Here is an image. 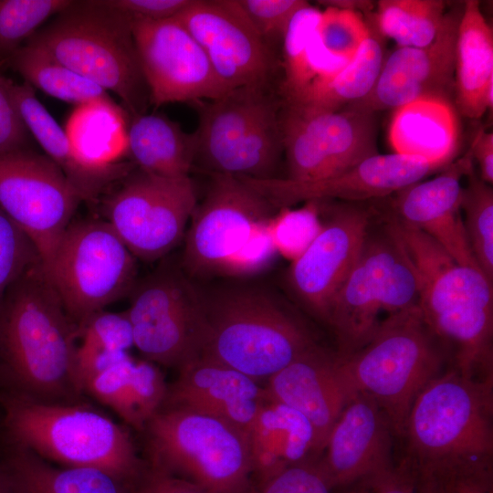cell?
<instances>
[{
    "label": "cell",
    "instance_id": "obj_31",
    "mask_svg": "<svg viewBox=\"0 0 493 493\" xmlns=\"http://www.w3.org/2000/svg\"><path fill=\"white\" fill-rule=\"evenodd\" d=\"M20 493H131V485L91 467H56L47 460L11 446L2 460Z\"/></svg>",
    "mask_w": 493,
    "mask_h": 493
},
{
    "label": "cell",
    "instance_id": "obj_18",
    "mask_svg": "<svg viewBox=\"0 0 493 493\" xmlns=\"http://www.w3.org/2000/svg\"><path fill=\"white\" fill-rule=\"evenodd\" d=\"M446 11L435 40L425 47H398L385 57L371 91L346 107L375 113L420 100L454 105L457 28L463 9Z\"/></svg>",
    "mask_w": 493,
    "mask_h": 493
},
{
    "label": "cell",
    "instance_id": "obj_2",
    "mask_svg": "<svg viewBox=\"0 0 493 493\" xmlns=\"http://www.w3.org/2000/svg\"><path fill=\"white\" fill-rule=\"evenodd\" d=\"M195 287L203 312L199 354L257 381L317 344L290 306L265 286L232 278Z\"/></svg>",
    "mask_w": 493,
    "mask_h": 493
},
{
    "label": "cell",
    "instance_id": "obj_37",
    "mask_svg": "<svg viewBox=\"0 0 493 493\" xmlns=\"http://www.w3.org/2000/svg\"><path fill=\"white\" fill-rule=\"evenodd\" d=\"M461 210L472 254L485 277L493 283V189L474 169L466 177Z\"/></svg>",
    "mask_w": 493,
    "mask_h": 493
},
{
    "label": "cell",
    "instance_id": "obj_20",
    "mask_svg": "<svg viewBox=\"0 0 493 493\" xmlns=\"http://www.w3.org/2000/svg\"><path fill=\"white\" fill-rule=\"evenodd\" d=\"M198 115L196 165L209 174L234 176L243 152L264 118L282 104L277 85L234 89L212 100L193 102Z\"/></svg>",
    "mask_w": 493,
    "mask_h": 493
},
{
    "label": "cell",
    "instance_id": "obj_47",
    "mask_svg": "<svg viewBox=\"0 0 493 493\" xmlns=\"http://www.w3.org/2000/svg\"><path fill=\"white\" fill-rule=\"evenodd\" d=\"M134 359L129 355L116 364L87 379L82 392H88L114 410L124 421L128 414V385Z\"/></svg>",
    "mask_w": 493,
    "mask_h": 493
},
{
    "label": "cell",
    "instance_id": "obj_17",
    "mask_svg": "<svg viewBox=\"0 0 493 493\" xmlns=\"http://www.w3.org/2000/svg\"><path fill=\"white\" fill-rule=\"evenodd\" d=\"M330 208L320 230L286 274V284L296 300L326 323L331 303L372 226V212L365 206L343 204Z\"/></svg>",
    "mask_w": 493,
    "mask_h": 493
},
{
    "label": "cell",
    "instance_id": "obj_42",
    "mask_svg": "<svg viewBox=\"0 0 493 493\" xmlns=\"http://www.w3.org/2000/svg\"><path fill=\"white\" fill-rule=\"evenodd\" d=\"M40 262L35 245L0 208V303L9 288Z\"/></svg>",
    "mask_w": 493,
    "mask_h": 493
},
{
    "label": "cell",
    "instance_id": "obj_19",
    "mask_svg": "<svg viewBox=\"0 0 493 493\" xmlns=\"http://www.w3.org/2000/svg\"><path fill=\"white\" fill-rule=\"evenodd\" d=\"M446 166L395 152L377 153L334 176L319 181L237 178L279 210L299 202L334 199L363 202L380 199L422 181Z\"/></svg>",
    "mask_w": 493,
    "mask_h": 493
},
{
    "label": "cell",
    "instance_id": "obj_46",
    "mask_svg": "<svg viewBox=\"0 0 493 493\" xmlns=\"http://www.w3.org/2000/svg\"><path fill=\"white\" fill-rule=\"evenodd\" d=\"M270 219L259 226L247 243L227 262L221 273L222 277L246 279L261 274L275 262L278 253L269 229Z\"/></svg>",
    "mask_w": 493,
    "mask_h": 493
},
{
    "label": "cell",
    "instance_id": "obj_50",
    "mask_svg": "<svg viewBox=\"0 0 493 493\" xmlns=\"http://www.w3.org/2000/svg\"><path fill=\"white\" fill-rule=\"evenodd\" d=\"M131 493H209L202 487L148 465L131 484Z\"/></svg>",
    "mask_w": 493,
    "mask_h": 493
},
{
    "label": "cell",
    "instance_id": "obj_33",
    "mask_svg": "<svg viewBox=\"0 0 493 493\" xmlns=\"http://www.w3.org/2000/svg\"><path fill=\"white\" fill-rule=\"evenodd\" d=\"M5 59L25 82L58 100L79 106L111 98L93 81L26 44Z\"/></svg>",
    "mask_w": 493,
    "mask_h": 493
},
{
    "label": "cell",
    "instance_id": "obj_22",
    "mask_svg": "<svg viewBox=\"0 0 493 493\" xmlns=\"http://www.w3.org/2000/svg\"><path fill=\"white\" fill-rule=\"evenodd\" d=\"M391 424L368 394L355 393L346 404L328 437L325 455L317 462L330 486H349L393 467Z\"/></svg>",
    "mask_w": 493,
    "mask_h": 493
},
{
    "label": "cell",
    "instance_id": "obj_53",
    "mask_svg": "<svg viewBox=\"0 0 493 493\" xmlns=\"http://www.w3.org/2000/svg\"><path fill=\"white\" fill-rule=\"evenodd\" d=\"M443 493H493L492 468H469L435 475Z\"/></svg>",
    "mask_w": 493,
    "mask_h": 493
},
{
    "label": "cell",
    "instance_id": "obj_10",
    "mask_svg": "<svg viewBox=\"0 0 493 493\" xmlns=\"http://www.w3.org/2000/svg\"><path fill=\"white\" fill-rule=\"evenodd\" d=\"M279 121L285 179L290 181L327 179L379 153L374 113L351 107L329 110L282 100Z\"/></svg>",
    "mask_w": 493,
    "mask_h": 493
},
{
    "label": "cell",
    "instance_id": "obj_41",
    "mask_svg": "<svg viewBox=\"0 0 493 493\" xmlns=\"http://www.w3.org/2000/svg\"><path fill=\"white\" fill-rule=\"evenodd\" d=\"M316 33L330 54L350 61L369 37L370 26L360 13L326 7L320 12Z\"/></svg>",
    "mask_w": 493,
    "mask_h": 493
},
{
    "label": "cell",
    "instance_id": "obj_49",
    "mask_svg": "<svg viewBox=\"0 0 493 493\" xmlns=\"http://www.w3.org/2000/svg\"><path fill=\"white\" fill-rule=\"evenodd\" d=\"M28 134L11 98L7 79L0 76V154L25 149Z\"/></svg>",
    "mask_w": 493,
    "mask_h": 493
},
{
    "label": "cell",
    "instance_id": "obj_44",
    "mask_svg": "<svg viewBox=\"0 0 493 493\" xmlns=\"http://www.w3.org/2000/svg\"><path fill=\"white\" fill-rule=\"evenodd\" d=\"M78 341L79 347L95 351L129 352L134 346L126 311L95 313L79 328Z\"/></svg>",
    "mask_w": 493,
    "mask_h": 493
},
{
    "label": "cell",
    "instance_id": "obj_16",
    "mask_svg": "<svg viewBox=\"0 0 493 493\" xmlns=\"http://www.w3.org/2000/svg\"><path fill=\"white\" fill-rule=\"evenodd\" d=\"M131 29L151 105L212 100L230 91L198 42L174 17L132 19Z\"/></svg>",
    "mask_w": 493,
    "mask_h": 493
},
{
    "label": "cell",
    "instance_id": "obj_45",
    "mask_svg": "<svg viewBox=\"0 0 493 493\" xmlns=\"http://www.w3.org/2000/svg\"><path fill=\"white\" fill-rule=\"evenodd\" d=\"M398 240L397 250L383 279L381 296V311H386L389 315L418 306L419 299L414 267L399 236Z\"/></svg>",
    "mask_w": 493,
    "mask_h": 493
},
{
    "label": "cell",
    "instance_id": "obj_29",
    "mask_svg": "<svg viewBox=\"0 0 493 493\" xmlns=\"http://www.w3.org/2000/svg\"><path fill=\"white\" fill-rule=\"evenodd\" d=\"M388 140L395 153L447 165L459 142L456 108L437 100L399 107L392 117Z\"/></svg>",
    "mask_w": 493,
    "mask_h": 493
},
{
    "label": "cell",
    "instance_id": "obj_36",
    "mask_svg": "<svg viewBox=\"0 0 493 493\" xmlns=\"http://www.w3.org/2000/svg\"><path fill=\"white\" fill-rule=\"evenodd\" d=\"M320 10L310 4L291 19L281 47L283 77L278 93L283 100H297L315 79L310 61V44Z\"/></svg>",
    "mask_w": 493,
    "mask_h": 493
},
{
    "label": "cell",
    "instance_id": "obj_6",
    "mask_svg": "<svg viewBox=\"0 0 493 493\" xmlns=\"http://www.w3.org/2000/svg\"><path fill=\"white\" fill-rule=\"evenodd\" d=\"M131 21L104 0L73 1L25 44L113 92L132 118L145 113L150 96Z\"/></svg>",
    "mask_w": 493,
    "mask_h": 493
},
{
    "label": "cell",
    "instance_id": "obj_24",
    "mask_svg": "<svg viewBox=\"0 0 493 493\" xmlns=\"http://www.w3.org/2000/svg\"><path fill=\"white\" fill-rule=\"evenodd\" d=\"M339 354L318 343L267 379V398L302 414L315 433L314 454L323 452L330 433L353 396L339 369Z\"/></svg>",
    "mask_w": 493,
    "mask_h": 493
},
{
    "label": "cell",
    "instance_id": "obj_51",
    "mask_svg": "<svg viewBox=\"0 0 493 493\" xmlns=\"http://www.w3.org/2000/svg\"><path fill=\"white\" fill-rule=\"evenodd\" d=\"M132 19L163 20L175 16L193 0H104Z\"/></svg>",
    "mask_w": 493,
    "mask_h": 493
},
{
    "label": "cell",
    "instance_id": "obj_55",
    "mask_svg": "<svg viewBox=\"0 0 493 493\" xmlns=\"http://www.w3.org/2000/svg\"><path fill=\"white\" fill-rule=\"evenodd\" d=\"M318 3L326 7H335L360 14L361 12H363L365 16L373 12L372 2L367 0H323L318 1Z\"/></svg>",
    "mask_w": 493,
    "mask_h": 493
},
{
    "label": "cell",
    "instance_id": "obj_26",
    "mask_svg": "<svg viewBox=\"0 0 493 493\" xmlns=\"http://www.w3.org/2000/svg\"><path fill=\"white\" fill-rule=\"evenodd\" d=\"M130 116L111 98L76 106L65 132L82 175L87 199L110 181L124 178L134 164L121 163L128 156Z\"/></svg>",
    "mask_w": 493,
    "mask_h": 493
},
{
    "label": "cell",
    "instance_id": "obj_28",
    "mask_svg": "<svg viewBox=\"0 0 493 493\" xmlns=\"http://www.w3.org/2000/svg\"><path fill=\"white\" fill-rule=\"evenodd\" d=\"M252 477L258 485L314 454L315 433L309 421L284 404L267 400L249 431Z\"/></svg>",
    "mask_w": 493,
    "mask_h": 493
},
{
    "label": "cell",
    "instance_id": "obj_7",
    "mask_svg": "<svg viewBox=\"0 0 493 493\" xmlns=\"http://www.w3.org/2000/svg\"><path fill=\"white\" fill-rule=\"evenodd\" d=\"M418 306L389 315L369 341L340 357L350 393H366L383 411L395 435L403 437L418 393L440 374L442 358Z\"/></svg>",
    "mask_w": 493,
    "mask_h": 493
},
{
    "label": "cell",
    "instance_id": "obj_32",
    "mask_svg": "<svg viewBox=\"0 0 493 493\" xmlns=\"http://www.w3.org/2000/svg\"><path fill=\"white\" fill-rule=\"evenodd\" d=\"M365 18L370 26L369 37L349 63L330 79L313 81L297 100L288 102L339 110L371 91L385 55L383 37L377 28L374 12L366 15Z\"/></svg>",
    "mask_w": 493,
    "mask_h": 493
},
{
    "label": "cell",
    "instance_id": "obj_52",
    "mask_svg": "<svg viewBox=\"0 0 493 493\" xmlns=\"http://www.w3.org/2000/svg\"><path fill=\"white\" fill-rule=\"evenodd\" d=\"M418 478L417 466L404 456L389 470L362 482L371 488L372 493H415Z\"/></svg>",
    "mask_w": 493,
    "mask_h": 493
},
{
    "label": "cell",
    "instance_id": "obj_25",
    "mask_svg": "<svg viewBox=\"0 0 493 493\" xmlns=\"http://www.w3.org/2000/svg\"><path fill=\"white\" fill-rule=\"evenodd\" d=\"M163 407H181L215 416L248 433L267 400L257 381L199 354L179 369Z\"/></svg>",
    "mask_w": 493,
    "mask_h": 493
},
{
    "label": "cell",
    "instance_id": "obj_35",
    "mask_svg": "<svg viewBox=\"0 0 493 493\" xmlns=\"http://www.w3.org/2000/svg\"><path fill=\"white\" fill-rule=\"evenodd\" d=\"M8 89L16 108L29 133L37 140L46 155L58 164L69 181L87 199L85 184L75 163L71 147L63 128L38 100L33 87L7 79Z\"/></svg>",
    "mask_w": 493,
    "mask_h": 493
},
{
    "label": "cell",
    "instance_id": "obj_34",
    "mask_svg": "<svg viewBox=\"0 0 493 493\" xmlns=\"http://www.w3.org/2000/svg\"><path fill=\"white\" fill-rule=\"evenodd\" d=\"M446 7L442 0H381L374 18L381 35L398 47H425L436 37Z\"/></svg>",
    "mask_w": 493,
    "mask_h": 493
},
{
    "label": "cell",
    "instance_id": "obj_56",
    "mask_svg": "<svg viewBox=\"0 0 493 493\" xmlns=\"http://www.w3.org/2000/svg\"><path fill=\"white\" fill-rule=\"evenodd\" d=\"M415 493H443L439 478L435 474L419 471Z\"/></svg>",
    "mask_w": 493,
    "mask_h": 493
},
{
    "label": "cell",
    "instance_id": "obj_13",
    "mask_svg": "<svg viewBox=\"0 0 493 493\" xmlns=\"http://www.w3.org/2000/svg\"><path fill=\"white\" fill-rule=\"evenodd\" d=\"M210 176L184 235L181 267L192 280L221 276L227 262L278 211L237 177Z\"/></svg>",
    "mask_w": 493,
    "mask_h": 493
},
{
    "label": "cell",
    "instance_id": "obj_58",
    "mask_svg": "<svg viewBox=\"0 0 493 493\" xmlns=\"http://www.w3.org/2000/svg\"><path fill=\"white\" fill-rule=\"evenodd\" d=\"M348 493H372L371 488L364 482H360L359 485Z\"/></svg>",
    "mask_w": 493,
    "mask_h": 493
},
{
    "label": "cell",
    "instance_id": "obj_27",
    "mask_svg": "<svg viewBox=\"0 0 493 493\" xmlns=\"http://www.w3.org/2000/svg\"><path fill=\"white\" fill-rule=\"evenodd\" d=\"M454 104L469 119H479L493 109V31L477 0L463 4L456 45Z\"/></svg>",
    "mask_w": 493,
    "mask_h": 493
},
{
    "label": "cell",
    "instance_id": "obj_8",
    "mask_svg": "<svg viewBox=\"0 0 493 493\" xmlns=\"http://www.w3.org/2000/svg\"><path fill=\"white\" fill-rule=\"evenodd\" d=\"M150 465L209 493H250L248 433L215 416L163 407L145 425Z\"/></svg>",
    "mask_w": 493,
    "mask_h": 493
},
{
    "label": "cell",
    "instance_id": "obj_11",
    "mask_svg": "<svg viewBox=\"0 0 493 493\" xmlns=\"http://www.w3.org/2000/svg\"><path fill=\"white\" fill-rule=\"evenodd\" d=\"M123 179L105 202V221L136 259H160L184 237L197 204L194 182L138 168Z\"/></svg>",
    "mask_w": 493,
    "mask_h": 493
},
{
    "label": "cell",
    "instance_id": "obj_1",
    "mask_svg": "<svg viewBox=\"0 0 493 493\" xmlns=\"http://www.w3.org/2000/svg\"><path fill=\"white\" fill-rule=\"evenodd\" d=\"M78 327L42 263L26 270L0 303V380L6 393L57 403L80 393L75 378Z\"/></svg>",
    "mask_w": 493,
    "mask_h": 493
},
{
    "label": "cell",
    "instance_id": "obj_54",
    "mask_svg": "<svg viewBox=\"0 0 493 493\" xmlns=\"http://www.w3.org/2000/svg\"><path fill=\"white\" fill-rule=\"evenodd\" d=\"M473 160L478 165L479 177L489 185L493 184V133L480 129L469 146Z\"/></svg>",
    "mask_w": 493,
    "mask_h": 493
},
{
    "label": "cell",
    "instance_id": "obj_57",
    "mask_svg": "<svg viewBox=\"0 0 493 493\" xmlns=\"http://www.w3.org/2000/svg\"><path fill=\"white\" fill-rule=\"evenodd\" d=\"M0 493H20L2 460H0Z\"/></svg>",
    "mask_w": 493,
    "mask_h": 493
},
{
    "label": "cell",
    "instance_id": "obj_3",
    "mask_svg": "<svg viewBox=\"0 0 493 493\" xmlns=\"http://www.w3.org/2000/svg\"><path fill=\"white\" fill-rule=\"evenodd\" d=\"M389 220L414 267L427 328L454 346L455 369L462 374L492 376L493 283L479 269L458 264L422 231Z\"/></svg>",
    "mask_w": 493,
    "mask_h": 493
},
{
    "label": "cell",
    "instance_id": "obj_40",
    "mask_svg": "<svg viewBox=\"0 0 493 493\" xmlns=\"http://www.w3.org/2000/svg\"><path fill=\"white\" fill-rule=\"evenodd\" d=\"M168 386L159 368L152 362L134 361L128 385L126 423L138 430L163 408Z\"/></svg>",
    "mask_w": 493,
    "mask_h": 493
},
{
    "label": "cell",
    "instance_id": "obj_4",
    "mask_svg": "<svg viewBox=\"0 0 493 493\" xmlns=\"http://www.w3.org/2000/svg\"><path fill=\"white\" fill-rule=\"evenodd\" d=\"M493 377L456 369L439 374L418 393L403 437L419 471L440 475L492 468Z\"/></svg>",
    "mask_w": 493,
    "mask_h": 493
},
{
    "label": "cell",
    "instance_id": "obj_9",
    "mask_svg": "<svg viewBox=\"0 0 493 493\" xmlns=\"http://www.w3.org/2000/svg\"><path fill=\"white\" fill-rule=\"evenodd\" d=\"M45 272L70 320L79 328L132 290L136 257L107 221L71 222Z\"/></svg>",
    "mask_w": 493,
    "mask_h": 493
},
{
    "label": "cell",
    "instance_id": "obj_30",
    "mask_svg": "<svg viewBox=\"0 0 493 493\" xmlns=\"http://www.w3.org/2000/svg\"><path fill=\"white\" fill-rule=\"evenodd\" d=\"M128 156L138 169L163 177L188 176L194 168L196 135L160 114L131 118Z\"/></svg>",
    "mask_w": 493,
    "mask_h": 493
},
{
    "label": "cell",
    "instance_id": "obj_23",
    "mask_svg": "<svg viewBox=\"0 0 493 493\" xmlns=\"http://www.w3.org/2000/svg\"><path fill=\"white\" fill-rule=\"evenodd\" d=\"M398 245L397 234L389 220L381 231L372 233L371 226L360 256L329 312L327 323L333 330L341 357L364 346L378 328L383 279Z\"/></svg>",
    "mask_w": 493,
    "mask_h": 493
},
{
    "label": "cell",
    "instance_id": "obj_15",
    "mask_svg": "<svg viewBox=\"0 0 493 493\" xmlns=\"http://www.w3.org/2000/svg\"><path fill=\"white\" fill-rule=\"evenodd\" d=\"M173 17L198 42L228 90L275 85L278 54L259 36L238 0H193Z\"/></svg>",
    "mask_w": 493,
    "mask_h": 493
},
{
    "label": "cell",
    "instance_id": "obj_12",
    "mask_svg": "<svg viewBox=\"0 0 493 493\" xmlns=\"http://www.w3.org/2000/svg\"><path fill=\"white\" fill-rule=\"evenodd\" d=\"M134 347L145 360L180 369L203 342V312L194 284L181 268L161 267L132 288L126 310Z\"/></svg>",
    "mask_w": 493,
    "mask_h": 493
},
{
    "label": "cell",
    "instance_id": "obj_48",
    "mask_svg": "<svg viewBox=\"0 0 493 493\" xmlns=\"http://www.w3.org/2000/svg\"><path fill=\"white\" fill-rule=\"evenodd\" d=\"M331 487L317 462L292 465L258 485L255 493H330ZM250 493H254L251 489Z\"/></svg>",
    "mask_w": 493,
    "mask_h": 493
},
{
    "label": "cell",
    "instance_id": "obj_5",
    "mask_svg": "<svg viewBox=\"0 0 493 493\" xmlns=\"http://www.w3.org/2000/svg\"><path fill=\"white\" fill-rule=\"evenodd\" d=\"M0 403L12 446L65 467L102 470L130 485L146 467L129 432L97 411L6 392Z\"/></svg>",
    "mask_w": 493,
    "mask_h": 493
},
{
    "label": "cell",
    "instance_id": "obj_14",
    "mask_svg": "<svg viewBox=\"0 0 493 493\" xmlns=\"http://www.w3.org/2000/svg\"><path fill=\"white\" fill-rule=\"evenodd\" d=\"M82 200L62 169L46 154L26 149L0 154V208L35 245L43 266Z\"/></svg>",
    "mask_w": 493,
    "mask_h": 493
},
{
    "label": "cell",
    "instance_id": "obj_21",
    "mask_svg": "<svg viewBox=\"0 0 493 493\" xmlns=\"http://www.w3.org/2000/svg\"><path fill=\"white\" fill-rule=\"evenodd\" d=\"M473 169L468 148L435 177L385 197L393 218L425 233L458 264L480 270L468 244L461 210L462 180Z\"/></svg>",
    "mask_w": 493,
    "mask_h": 493
},
{
    "label": "cell",
    "instance_id": "obj_38",
    "mask_svg": "<svg viewBox=\"0 0 493 493\" xmlns=\"http://www.w3.org/2000/svg\"><path fill=\"white\" fill-rule=\"evenodd\" d=\"M70 0H0V56L7 58Z\"/></svg>",
    "mask_w": 493,
    "mask_h": 493
},
{
    "label": "cell",
    "instance_id": "obj_39",
    "mask_svg": "<svg viewBox=\"0 0 493 493\" xmlns=\"http://www.w3.org/2000/svg\"><path fill=\"white\" fill-rule=\"evenodd\" d=\"M318 201L298 209L280 208L270 219L269 229L278 255L291 262L308 247L321 228Z\"/></svg>",
    "mask_w": 493,
    "mask_h": 493
},
{
    "label": "cell",
    "instance_id": "obj_43",
    "mask_svg": "<svg viewBox=\"0 0 493 493\" xmlns=\"http://www.w3.org/2000/svg\"><path fill=\"white\" fill-rule=\"evenodd\" d=\"M245 14L275 52L282 47L289 23L295 14L308 6L304 0H238Z\"/></svg>",
    "mask_w": 493,
    "mask_h": 493
}]
</instances>
